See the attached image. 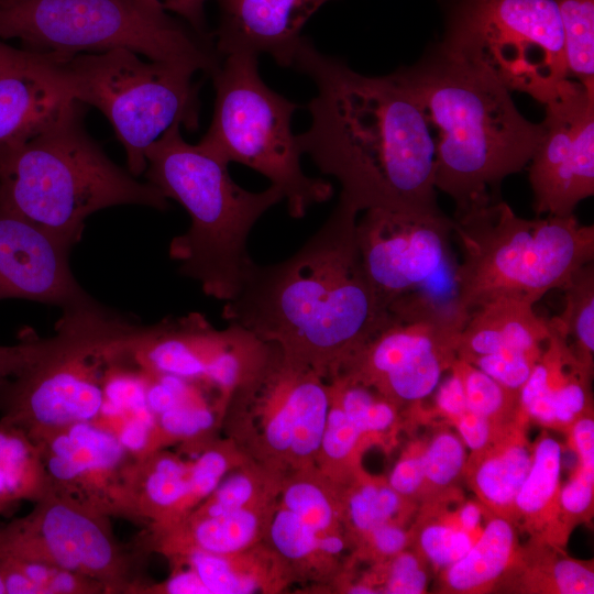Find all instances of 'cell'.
<instances>
[{
	"instance_id": "cell-1",
	"label": "cell",
	"mask_w": 594,
	"mask_h": 594,
	"mask_svg": "<svg viewBox=\"0 0 594 594\" xmlns=\"http://www.w3.org/2000/svg\"><path fill=\"white\" fill-rule=\"evenodd\" d=\"M293 67L317 88L307 105L310 127L296 135L299 150L340 183L339 200L359 212L440 210L433 134L402 69L376 77L359 74L306 36Z\"/></svg>"
},
{
	"instance_id": "cell-2",
	"label": "cell",
	"mask_w": 594,
	"mask_h": 594,
	"mask_svg": "<svg viewBox=\"0 0 594 594\" xmlns=\"http://www.w3.org/2000/svg\"><path fill=\"white\" fill-rule=\"evenodd\" d=\"M358 213L338 200L294 255L274 264L253 263L226 301L222 318L277 345L326 381L337 375L391 321L362 263Z\"/></svg>"
},
{
	"instance_id": "cell-3",
	"label": "cell",
	"mask_w": 594,
	"mask_h": 594,
	"mask_svg": "<svg viewBox=\"0 0 594 594\" xmlns=\"http://www.w3.org/2000/svg\"><path fill=\"white\" fill-rule=\"evenodd\" d=\"M400 69L436 132V188L455 210L494 198L490 190L530 162L543 127L525 119L488 72L440 43Z\"/></svg>"
},
{
	"instance_id": "cell-4",
	"label": "cell",
	"mask_w": 594,
	"mask_h": 594,
	"mask_svg": "<svg viewBox=\"0 0 594 594\" xmlns=\"http://www.w3.org/2000/svg\"><path fill=\"white\" fill-rule=\"evenodd\" d=\"M180 128L170 127L146 150L145 176L190 217L188 230L169 244L178 272L197 280L206 295L227 301L254 263L250 231L284 195L273 185L258 193L243 189L231 178L228 162L200 143H187Z\"/></svg>"
},
{
	"instance_id": "cell-5",
	"label": "cell",
	"mask_w": 594,
	"mask_h": 594,
	"mask_svg": "<svg viewBox=\"0 0 594 594\" xmlns=\"http://www.w3.org/2000/svg\"><path fill=\"white\" fill-rule=\"evenodd\" d=\"M0 201L76 244L87 218L106 208H168L154 185L114 164L88 135L78 101L42 132L0 158Z\"/></svg>"
},
{
	"instance_id": "cell-6",
	"label": "cell",
	"mask_w": 594,
	"mask_h": 594,
	"mask_svg": "<svg viewBox=\"0 0 594 594\" xmlns=\"http://www.w3.org/2000/svg\"><path fill=\"white\" fill-rule=\"evenodd\" d=\"M451 220L462 249L452 276L454 300L466 318L498 296L535 305L593 262L594 227L573 215L524 219L506 202L488 198L455 210Z\"/></svg>"
},
{
	"instance_id": "cell-7",
	"label": "cell",
	"mask_w": 594,
	"mask_h": 594,
	"mask_svg": "<svg viewBox=\"0 0 594 594\" xmlns=\"http://www.w3.org/2000/svg\"><path fill=\"white\" fill-rule=\"evenodd\" d=\"M37 53L96 54L125 48L212 75L221 63L215 44L133 0H7L0 3V40Z\"/></svg>"
},
{
	"instance_id": "cell-8",
	"label": "cell",
	"mask_w": 594,
	"mask_h": 594,
	"mask_svg": "<svg viewBox=\"0 0 594 594\" xmlns=\"http://www.w3.org/2000/svg\"><path fill=\"white\" fill-rule=\"evenodd\" d=\"M41 54L46 73L70 99L106 116L134 177L145 173L146 150L170 127L194 131L199 125L198 85L191 80L195 72L187 67L144 61L125 48Z\"/></svg>"
},
{
	"instance_id": "cell-9",
	"label": "cell",
	"mask_w": 594,
	"mask_h": 594,
	"mask_svg": "<svg viewBox=\"0 0 594 594\" xmlns=\"http://www.w3.org/2000/svg\"><path fill=\"white\" fill-rule=\"evenodd\" d=\"M216 91L212 120L200 144L229 164L240 163L264 175L284 195L293 218L330 199L333 188L301 168L292 117L299 106L271 89L258 74L257 56L222 57L211 75Z\"/></svg>"
},
{
	"instance_id": "cell-10",
	"label": "cell",
	"mask_w": 594,
	"mask_h": 594,
	"mask_svg": "<svg viewBox=\"0 0 594 594\" xmlns=\"http://www.w3.org/2000/svg\"><path fill=\"white\" fill-rule=\"evenodd\" d=\"M440 44L543 105L569 79L553 0H450Z\"/></svg>"
},
{
	"instance_id": "cell-11",
	"label": "cell",
	"mask_w": 594,
	"mask_h": 594,
	"mask_svg": "<svg viewBox=\"0 0 594 594\" xmlns=\"http://www.w3.org/2000/svg\"><path fill=\"white\" fill-rule=\"evenodd\" d=\"M270 344L264 364L231 396L222 422L245 459L286 476L316 468L330 395L319 373Z\"/></svg>"
},
{
	"instance_id": "cell-12",
	"label": "cell",
	"mask_w": 594,
	"mask_h": 594,
	"mask_svg": "<svg viewBox=\"0 0 594 594\" xmlns=\"http://www.w3.org/2000/svg\"><path fill=\"white\" fill-rule=\"evenodd\" d=\"M465 321L457 310L391 318L337 375L374 389L400 410L413 409L450 370Z\"/></svg>"
},
{
	"instance_id": "cell-13",
	"label": "cell",
	"mask_w": 594,
	"mask_h": 594,
	"mask_svg": "<svg viewBox=\"0 0 594 594\" xmlns=\"http://www.w3.org/2000/svg\"><path fill=\"white\" fill-rule=\"evenodd\" d=\"M451 232L452 220L441 210H364L356 221L358 246L370 284L385 312L440 273L447 263Z\"/></svg>"
},
{
	"instance_id": "cell-14",
	"label": "cell",
	"mask_w": 594,
	"mask_h": 594,
	"mask_svg": "<svg viewBox=\"0 0 594 594\" xmlns=\"http://www.w3.org/2000/svg\"><path fill=\"white\" fill-rule=\"evenodd\" d=\"M529 166L537 215L568 217L594 194V92L569 78L546 103Z\"/></svg>"
},
{
	"instance_id": "cell-15",
	"label": "cell",
	"mask_w": 594,
	"mask_h": 594,
	"mask_svg": "<svg viewBox=\"0 0 594 594\" xmlns=\"http://www.w3.org/2000/svg\"><path fill=\"white\" fill-rule=\"evenodd\" d=\"M6 557L46 561L101 582L120 573L117 547L101 520L66 499L44 497L31 515L0 528Z\"/></svg>"
},
{
	"instance_id": "cell-16",
	"label": "cell",
	"mask_w": 594,
	"mask_h": 594,
	"mask_svg": "<svg viewBox=\"0 0 594 594\" xmlns=\"http://www.w3.org/2000/svg\"><path fill=\"white\" fill-rule=\"evenodd\" d=\"M73 246L0 201V300L42 302L64 315L99 307L72 273Z\"/></svg>"
},
{
	"instance_id": "cell-17",
	"label": "cell",
	"mask_w": 594,
	"mask_h": 594,
	"mask_svg": "<svg viewBox=\"0 0 594 594\" xmlns=\"http://www.w3.org/2000/svg\"><path fill=\"white\" fill-rule=\"evenodd\" d=\"M246 334L239 324L217 330L201 314H189L143 327L132 353L151 373L207 387L230 366Z\"/></svg>"
},
{
	"instance_id": "cell-18",
	"label": "cell",
	"mask_w": 594,
	"mask_h": 594,
	"mask_svg": "<svg viewBox=\"0 0 594 594\" xmlns=\"http://www.w3.org/2000/svg\"><path fill=\"white\" fill-rule=\"evenodd\" d=\"M219 25L212 33L217 54H268L282 67H293L301 30L330 0H216Z\"/></svg>"
},
{
	"instance_id": "cell-19",
	"label": "cell",
	"mask_w": 594,
	"mask_h": 594,
	"mask_svg": "<svg viewBox=\"0 0 594 594\" xmlns=\"http://www.w3.org/2000/svg\"><path fill=\"white\" fill-rule=\"evenodd\" d=\"M550 323V336L519 392V404L529 422L566 432L582 414L593 409V367L576 356L552 319Z\"/></svg>"
},
{
	"instance_id": "cell-20",
	"label": "cell",
	"mask_w": 594,
	"mask_h": 594,
	"mask_svg": "<svg viewBox=\"0 0 594 594\" xmlns=\"http://www.w3.org/2000/svg\"><path fill=\"white\" fill-rule=\"evenodd\" d=\"M48 76L42 54L29 51L21 62L0 70V154L47 128L70 102Z\"/></svg>"
},
{
	"instance_id": "cell-21",
	"label": "cell",
	"mask_w": 594,
	"mask_h": 594,
	"mask_svg": "<svg viewBox=\"0 0 594 594\" xmlns=\"http://www.w3.org/2000/svg\"><path fill=\"white\" fill-rule=\"evenodd\" d=\"M550 332V319L539 317L532 302L498 296L470 312L459 334L457 356L468 361L504 351L540 354Z\"/></svg>"
},
{
	"instance_id": "cell-22",
	"label": "cell",
	"mask_w": 594,
	"mask_h": 594,
	"mask_svg": "<svg viewBox=\"0 0 594 594\" xmlns=\"http://www.w3.org/2000/svg\"><path fill=\"white\" fill-rule=\"evenodd\" d=\"M526 419L503 427L493 442L468 457L464 479L488 514L512 521L516 494L532 461Z\"/></svg>"
},
{
	"instance_id": "cell-23",
	"label": "cell",
	"mask_w": 594,
	"mask_h": 594,
	"mask_svg": "<svg viewBox=\"0 0 594 594\" xmlns=\"http://www.w3.org/2000/svg\"><path fill=\"white\" fill-rule=\"evenodd\" d=\"M532 447L531 465L516 494L512 522L530 539L563 550L570 534L560 508L562 446L543 431Z\"/></svg>"
},
{
	"instance_id": "cell-24",
	"label": "cell",
	"mask_w": 594,
	"mask_h": 594,
	"mask_svg": "<svg viewBox=\"0 0 594 594\" xmlns=\"http://www.w3.org/2000/svg\"><path fill=\"white\" fill-rule=\"evenodd\" d=\"M175 554L184 558L209 594L273 593L290 582L284 566L265 542L233 554H217L195 548Z\"/></svg>"
},
{
	"instance_id": "cell-25",
	"label": "cell",
	"mask_w": 594,
	"mask_h": 594,
	"mask_svg": "<svg viewBox=\"0 0 594 594\" xmlns=\"http://www.w3.org/2000/svg\"><path fill=\"white\" fill-rule=\"evenodd\" d=\"M275 502L276 498L220 516L188 515L165 530L168 551L174 554L195 548L217 554H233L260 544L265 540Z\"/></svg>"
},
{
	"instance_id": "cell-26",
	"label": "cell",
	"mask_w": 594,
	"mask_h": 594,
	"mask_svg": "<svg viewBox=\"0 0 594 594\" xmlns=\"http://www.w3.org/2000/svg\"><path fill=\"white\" fill-rule=\"evenodd\" d=\"M518 549L517 527L503 516L490 514V519L469 551L440 572L442 592L475 594L495 588Z\"/></svg>"
},
{
	"instance_id": "cell-27",
	"label": "cell",
	"mask_w": 594,
	"mask_h": 594,
	"mask_svg": "<svg viewBox=\"0 0 594 594\" xmlns=\"http://www.w3.org/2000/svg\"><path fill=\"white\" fill-rule=\"evenodd\" d=\"M336 485L343 525L353 547L369 531L382 524L405 525V520L413 512V502L393 490L385 477L373 476L363 468Z\"/></svg>"
},
{
	"instance_id": "cell-28",
	"label": "cell",
	"mask_w": 594,
	"mask_h": 594,
	"mask_svg": "<svg viewBox=\"0 0 594 594\" xmlns=\"http://www.w3.org/2000/svg\"><path fill=\"white\" fill-rule=\"evenodd\" d=\"M147 458L140 475V502L145 512L167 530L193 510L190 462L169 453L153 452Z\"/></svg>"
},
{
	"instance_id": "cell-29",
	"label": "cell",
	"mask_w": 594,
	"mask_h": 594,
	"mask_svg": "<svg viewBox=\"0 0 594 594\" xmlns=\"http://www.w3.org/2000/svg\"><path fill=\"white\" fill-rule=\"evenodd\" d=\"M46 481L37 448L28 435L0 424V513L20 499L42 498Z\"/></svg>"
},
{
	"instance_id": "cell-30",
	"label": "cell",
	"mask_w": 594,
	"mask_h": 594,
	"mask_svg": "<svg viewBox=\"0 0 594 594\" xmlns=\"http://www.w3.org/2000/svg\"><path fill=\"white\" fill-rule=\"evenodd\" d=\"M562 551L539 544L527 553L520 570V585L525 593H594L592 561L570 558Z\"/></svg>"
},
{
	"instance_id": "cell-31",
	"label": "cell",
	"mask_w": 594,
	"mask_h": 594,
	"mask_svg": "<svg viewBox=\"0 0 594 594\" xmlns=\"http://www.w3.org/2000/svg\"><path fill=\"white\" fill-rule=\"evenodd\" d=\"M409 532L415 551L440 572L459 561L473 543L471 534L458 525L454 514L442 510L441 501L426 502L414 531Z\"/></svg>"
},
{
	"instance_id": "cell-32",
	"label": "cell",
	"mask_w": 594,
	"mask_h": 594,
	"mask_svg": "<svg viewBox=\"0 0 594 594\" xmlns=\"http://www.w3.org/2000/svg\"><path fill=\"white\" fill-rule=\"evenodd\" d=\"M370 444L340 406L330 399L316 465L319 472L333 484L344 482L362 468L361 457Z\"/></svg>"
},
{
	"instance_id": "cell-33",
	"label": "cell",
	"mask_w": 594,
	"mask_h": 594,
	"mask_svg": "<svg viewBox=\"0 0 594 594\" xmlns=\"http://www.w3.org/2000/svg\"><path fill=\"white\" fill-rule=\"evenodd\" d=\"M565 306L560 316L551 318L566 336L576 356L593 367L594 353V266H581L561 288Z\"/></svg>"
},
{
	"instance_id": "cell-34",
	"label": "cell",
	"mask_w": 594,
	"mask_h": 594,
	"mask_svg": "<svg viewBox=\"0 0 594 594\" xmlns=\"http://www.w3.org/2000/svg\"><path fill=\"white\" fill-rule=\"evenodd\" d=\"M561 20L569 78L594 92V0H553Z\"/></svg>"
},
{
	"instance_id": "cell-35",
	"label": "cell",
	"mask_w": 594,
	"mask_h": 594,
	"mask_svg": "<svg viewBox=\"0 0 594 594\" xmlns=\"http://www.w3.org/2000/svg\"><path fill=\"white\" fill-rule=\"evenodd\" d=\"M466 460V447L458 433L449 429H439L425 441V486L421 502H431L457 493L455 484L464 476Z\"/></svg>"
},
{
	"instance_id": "cell-36",
	"label": "cell",
	"mask_w": 594,
	"mask_h": 594,
	"mask_svg": "<svg viewBox=\"0 0 594 594\" xmlns=\"http://www.w3.org/2000/svg\"><path fill=\"white\" fill-rule=\"evenodd\" d=\"M451 369L461 380L470 410L498 426L527 419L520 408L519 393L504 387L483 371L458 356Z\"/></svg>"
},
{
	"instance_id": "cell-37",
	"label": "cell",
	"mask_w": 594,
	"mask_h": 594,
	"mask_svg": "<svg viewBox=\"0 0 594 594\" xmlns=\"http://www.w3.org/2000/svg\"><path fill=\"white\" fill-rule=\"evenodd\" d=\"M64 429L77 447L87 483L106 480L122 465L128 452L111 429L94 421L76 422Z\"/></svg>"
},
{
	"instance_id": "cell-38",
	"label": "cell",
	"mask_w": 594,
	"mask_h": 594,
	"mask_svg": "<svg viewBox=\"0 0 594 594\" xmlns=\"http://www.w3.org/2000/svg\"><path fill=\"white\" fill-rule=\"evenodd\" d=\"M201 385L193 383L169 409L156 416L161 440H200L212 431L222 417L202 395Z\"/></svg>"
},
{
	"instance_id": "cell-39",
	"label": "cell",
	"mask_w": 594,
	"mask_h": 594,
	"mask_svg": "<svg viewBox=\"0 0 594 594\" xmlns=\"http://www.w3.org/2000/svg\"><path fill=\"white\" fill-rule=\"evenodd\" d=\"M245 460L248 459L229 439L201 449L189 468L193 509L213 492L232 469Z\"/></svg>"
},
{
	"instance_id": "cell-40",
	"label": "cell",
	"mask_w": 594,
	"mask_h": 594,
	"mask_svg": "<svg viewBox=\"0 0 594 594\" xmlns=\"http://www.w3.org/2000/svg\"><path fill=\"white\" fill-rule=\"evenodd\" d=\"M425 560L415 550H404L389 560L377 563L376 572L369 581L374 593L421 594L428 586Z\"/></svg>"
},
{
	"instance_id": "cell-41",
	"label": "cell",
	"mask_w": 594,
	"mask_h": 594,
	"mask_svg": "<svg viewBox=\"0 0 594 594\" xmlns=\"http://www.w3.org/2000/svg\"><path fill=\"white\" fill-rule=\"evenodd\" d=\"M593 501L594 463L576 461L569 481L560 491L562 520L569 534L575 525L591 518Z\"/></svg>"
},
{
	"instance_id": "cell-42",
	"label": "cell",
	"mask_w": 594,
	"mask_h": 594,
	"mask_svg": "<svg viewBox=\"0 0 594 594\" xmlns=\"http://www.w3.org/2000/svg\"><path fill=\"white\" fill-rule=\"evenodd\" d=\"M541 353L504 351L476 356L466 362L483 371L504 387L519 393Z\"/></svg>"
},
{
	"instance_id": "cell-43",
	"label": "cell",
	"mask_w": 594,
	"mask_h": 594,
	"mask_svg": "<svg viewBox=\"0 0 594 594\" xmlns=\"http://www.w3.org/2000/svg\"><path fill=\"white\" fill-rule=\"evenodd\" d=\"M410 546V532L399 522H385L360 539L354 548L359 557L377 563L385 562Z\"/></svg>"
},
{
	"instance_id": "cell-44",
	"label": "cell",
	"mask_w": 594,
	"mask_h": 594,
	"mask_svg": "<svg viewBox=\"0 0 594 594\" xmlns=\"http://www.w3.org/2000/svg\"><path fill=\"white\" fill-rule=\"evenodd\" d=\"M422 441H414L402 452L388 477V484L410 502L421 498L425 486Z\"/></svg>"
},
{
	"instance_id": "cell-45",
	"label": "cell",
	"mask_w": 594,
	"mask_h": 594,
	"mask_svg": "<svg viewBox=\"0 0 594 594\" xmlns=\"http://www.w3.org/2000/svg\"><path fill=\"white\" fill-rule=\"evenodd\" d=\"M58 342V333L48 340H41L28 331L22 333L18 344L0 345V381L10 378L33 365L53 351Z\"/></svg>"
},
{
	"instance_id": "cell-46",
	"label": "cell",
	"mask_w": 594,
	"mask_h": 594,
	"mask_svg": "<svg viewBox=\"0 0 594 594\" xmlns=\"http://www.w3.org/2000/svg\"><path fill=\"white\" fill-rule=\"evenodd\" d=\"M143 8L158 13H174L205 40L213 42L207 29L205 4L209 0H133Z\"/></svg>"
},
{
	"instance_id": "cell-47",
	"label": "cell",
	"mask_w": 594,
	"mask_h": 594,
	"mask_svg": "<svg viewBox=\"0 0 594 594\" xmlns=\"http://www.w3.org/2000/svg\"><path fill=\"white\" fill-rule=\"evenodd\" d=\"M451 424L455 427L458 436L464 446L470 449L471 453L485 449L493 442L499 430L509 425L498 426L469 408L453 419Z\"/></svg>"
},
{
	"instance_id": "cell-48",
	"label": "cell",
	"mask_w": 594,
	"mask_h": 594,
	"mask_svg": "<svg viewBox=\"0 0 594 594\" xmlns=\"http://www.w3.org/2000/svg\"><path fill=\"white\" fill-rule=\"evenodd\" d=\"M450 375L436 388L435 410L451 422L468 409L463 386L458 373L450 367Z\"/></svg>"
},
{
	"instance_id": "cell-49",
	"label": "cell",
	"mask_w": 594,
	"mask_h": 594,
	"mask_svg": "<svg viewBox=\"0 0 594 594\" xmlns=\"http://www.w3.org/2000/svg\"><path fill=\"white\" fill-rule=\"evenodd\" d=\"M161 590L169 594H209L208 588L190 566L174 572Z\"/></svg>"
},
{
	"instance_id": "cell-50",
	"label": "cell",
	"mask_w": 594,
	"mask_h": 594,
	"mask_svg": "<svg viewBox=\"0 0 594 594\" xmlns=\"http://www.w3.org/2000/svg\"><path fill=\"white\" fill-rule=\"evenodd\" d=\"M483 515L484 508L474 502L461 503L454 513L458 525L471 535L479 528Z\"/></svg>"
},
{
	"instance_id": "cell-51",
	"label": "cell",
	"mask_w": 594,
	"mask_h": 594,
	"mask_svg": "<svg viewBox=\"0 0 594 594\" xmlns=\"http://www.w3.org/2000/svg\"><path fill=\"white\" fill-rule=\"evenodd\" d=\"M28 53L26 50L15 48L0 40V70L21 62Z\"/></svg>"
},
{
	"instance_id": "cell-52",
	"label": "cell",
	"mask_w": 594,
	"mask_h": 594,
	"mask_svg": "<svg viewBox=\"0 0 594 594\" xmlns=\"http://www.w3.org/2000/svg\"><path fill=\"white\" fill-rule=\"evenodd\" d=\"M0 594H6V586H4V582H3V579H2L1 572H0Z\"/></svg>"
},
{
	"instance_id": "cell-53",
	"label": "cell",
	"mask_w": 594,
	"mask_h": 594,
	"mask_svg": "<svg viewBox=\"0 0 594 594\" xmlns=\"http://www.w3.org/2000/svg\"><path fill=\"white\" fill-rule=\"evenodd\" d=\"M4 1H7V0H0V3L4 2Z\"/></svg>"
},
{
	"instance_id": "cell-54",
	"label": "cell",
	"mask_w": 594,
	"mask_h": 594,
	"mask_svg": "<svg viewBox=\"0 0 594 594\" xmlns=\"http://www.w3.org/2000/svg\"><path fill=\"white\" fill-rule=\"evenodd\" d=\"M2 154H0V158H1Z\"/></svg>"
}]
</instances>
